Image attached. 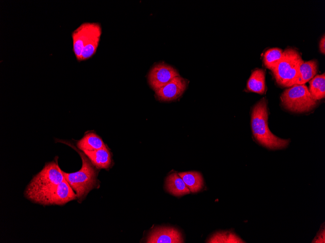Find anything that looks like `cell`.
Masks as SVG:
<instances>
[{"mask_svg":"<svg viewBox=\"0 0 325 243\" xmlns=\"http://www.w3.org/2000/svg\"><path fill=\"white\" fill-rule=\"evenodd\" d=\"M64 179L57 161L48 162L26 186L24 196L34 203L45 206L48 197Z\"/></svg>","mask_w":325,"mask_h":243,"instance_id":"1","label":"cell"},{"mask_svg":"<svg viewBox=\"0 0 325 243\" xmlns=\"http://www.w3.org/2000/svg\"><path fill=\"white\" fill-rule=\"evenodd\" d=\"M268 119L267 102L265 98H262L252 109L251 127L253 135L257 142L268 149L286 148L289 140L281 139L274 135L269 129Z\"/></svg>","mask_w":325,"mask_h":243,"instance_id":"2","label":"cell"},{"mask_svg":"<svg viewBox=\"0 0 325 243\" xmlns=\"http://www.w3.org/2000/svg\"><path fill=\"white\" fill-rule=\"evenodd\" d=\"M70 146L80 155L82 162V167L75 172L69 173L62 170V173L66 180L75 192L77 199L81 202L91 190L99 186L97 172L95 167L82 151L76 149L73 146Z\"/></svg>","mask_w":325,"mask_h":243,"instance_id":"3","label":"cell"},{"mask_svg":"<svg viewBox=\"0 0 325 243\" xmlns=\"http://www.w3.org/2000/svg\"><path fill=\"white\" fill-rule=\"evenodd\" d=\"M303 61L295 49H285L282 58L271 70L276 82L284 87L294 85L299 77L300 65Z\"/></svg>","mask_w":325,"mask_h":243,"instance_id":"4","label":"cell"},{"mask_svg":"<svg viewBox=\"0 0 325 243\" xmlns=\"http://www.w3.org/2000/svg\"><path fill=\"white\" fill-rule=\"evenodd\" d=\"M281 100L286 109L295 113L310 111L317 102L305 84H294L285 90L281 96Z\"/></svg>","mask_w":325,"mask_h":243,"instance_id":"5","label":"cell"},{"mask_svg":"<svg viewBox=\"0 0 325 243\" xmlns=\"http://www.w3.org/2000/svg\"><path fill=\"white\" fill-rule=\"evenodd\" d=\"M102 29L98 22H84L72 33L73 51L77 61H80L81 53L84 47L89 42L93 35Z\"/></svg>","mask_w":325,"mask_h":243,"instance_id":"6","label":"cell"},{"mask_svg":"<svg viewBox=\"0 0 325 243\" xmlns=\"http://www.w3.org/2000/svg\"><path fill=\"white\" fill-rule=\"evenodd\" d=\"M179 76V72L174 67L164 62H160L151 67L147 80L151 88L156 91Z\"/></svg>","mask_w":325,"mask_h":243,"instance_id":"7","label":"cell"},{"mask_svg":"<svg viewBox=\"0 0 325 243\" xmlns=\"http://www.w3.org/2000/svg\"><path fill=\"white\" fill-rule=\"evenodd\" d=\"M188 81L180 76L174 78L168 83L158 89L156 97L161 101H170L179 98L186 90Z\"/></svg>","mask_w":325,"mask_h":243,"instance_id":"8","label":"cell"},{"mask_svg":"<svg viewBox=\"0 0 325 243\" xmlns=\"http://www.w3.org/2000/svg\"><path fill=\"white\" fill-rule=\"evenodd\" d=\"M75 199V193L64 178L48 197L45 206H62Z\"/></svg>","mask_w":325,"mask_h":243,"instance_id":"9","label":"cell"},{"mask_svg":"<svg viewBox=\"0 0 325 243\" xmlns=\"http://www.w3.org/2000/svg\"><path fill=\"white\" fill-rule=\"evenodd\" d=\"M148 243H183L181 234L177 229L170 227H157L153 230L148 237Z\"/></svg>","mask_w":325,"mask_h":243,"instance_id":"10","label":"cell"},{"mask_svg":"<svg viewBox=\"0 0 325 243\" xmlns=\"http://www.w3.org/2000/svg\"><path fill=\"white\" fill-rule=\"evenodd\" d=\"M83 152L96 168L107 169L111 164V154L106 146L97 150Z\"/></svg>","mask_w":325,"mask_h":243,"instance_id":"11","label":"cell"},{"mask_svg":"<svg viewBox=\"0 0 325 243\" xmlns=\"http://www.w3.org/2000/svg\"><path fill=\"white\" fill-rule=\"evenodd\" d=\"M165 185L167 190L175 196H181L190 193L182 179L177 173H172L167 178Z\"/></svg>","mask_w":325,"mask_h":243,"instance_id":"12","label":"cell"},{"mask_svg":"<svg viewBox=\"0 0 325 243\" xmlns=\"http://www.w3.org/2000/svg\"><path fill=\"white\" fill-rule=\"evenodd\" d=\"M249 91L264 94L266 92L265 71L262 69L254 70L250 77L247 84Z\"/></svg>","mask_w":325,"mask_h":243,"instance_id":"13","label":"cell"},{"mask_svg":"<svg viewBox=\"0 0 325 243\" xmlns=\"http://www.w3.org/2000/svg\"><path fill=\"white\" fill-rule=\"evenodd\" d=\"M76 145L82 151L95 150L106 146L102 139L93 132L86 133L77 141Z\"/></svg>","mask_w":325,"mask_h":243,"instance_id":"14","label":"cell"},{"mask_svg":"<svg viewBox=\"0 0 325 243\" xmlns=\"http://www.w3.org/2000/svg\"><path fill=\"white\" fill-rule=\"evenodd\" d=\"M318 71V62L315 59L303 61L299 67L298 78L295 84H304L312 79Z\"/></svg>","mask_w":325,"mask_h":243,"instance_id":"15","label":"cell"},{"mask_svg":"<svg viewBox=\"0 0 325 243\" xmlns=\"http://www.w3.org/2000/svg\"><path fill=\"white\" fill-rule=\"evenodd\" d=\"M190 192L196 193L202 189L203 181L201 175L199 172L190 171L178 173Z\"/></svg>","mask_w":325,"mask_h":243,"instance_id":"16","label":"cell"},{"mask_svg":"<svg viewBox=\"0 0 325 243\" xmlns=\"http://www.w3.org/2000/svg\"><path fill=\"white\" fill-rule=\"evenodd\" d=\"M325 73L314 77L309 81L308 89L312 97L317 100L325 97Z\"/></svg>","mask_w":325,"mask_h":243,"instance_id":"17","label":"cell"},{"mask_svg":"<svg viewBox=\"0 0 325 243\" xmlns=\"http://www.w3.org/2000/svg\"><path fill=\"white\" fill-rule=\"evenodd\" d=\"M283 51L279 48L268 49L264 53L263 62L266 67L271 70L274 68L282 57Z\"/></svg>","mask_w":325,"mask_h":243,"instance_id":"18","label":"cell"},{"mask_svg":"<svg viewBox=\"0 0 325 243\" xmlns=\"http://www.w3.org/2000/svg\"><path fill=\"white\" fill-rule=\"evenodd\" d=\"M101 33L102 29L97 31L84 47L81 53L80 61L86 60L95 54L99 43Z\"/></svg>","mask_w":325,"mask_h":243,"instance_id":"19","label":"cell"},{"mask_svg":"<svg viewBox=\"0 0 325 243\" xmlns=\"http://www.w3.org/2000/svg\"><path fill=\"white\" fill-rule=\"evenodd\" d=\"M207 243H245L235 234L230 232H219L214 234Z\"/></svg>","mask_w":325,"mask_h":243,"instance_id":"20","label":"cell"},{"mask_svg":"<svg viewBox=\"0 0 325 243\" xmlns=\"http://www.w3.org/2000/svg\"><path fill=\"white\" fill-rule=\"evenodd\" d=\"M319 49L321 53H325V34L322 37L319 43Z\"/></svg>","mask_w":325,"mask_h":243,"instance_id":"21","label":"cell"}]
</instances>
